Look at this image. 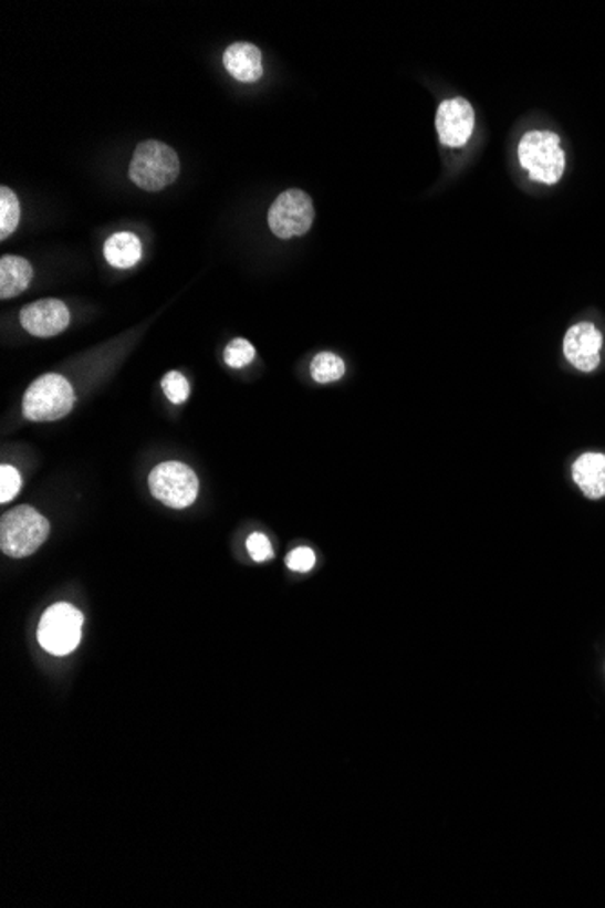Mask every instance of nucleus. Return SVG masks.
Wrapping results in <instances>:
<instances>
[{"mask_svg": "<svg viewBox=\"0 0 605 908\" xmlns=\"http://www.w3.org/2000/svg\"><path fill=\"white\" fill-rule=\"evenodd\" d=\"M50 535V522L35 508L19 507L2 515L0 547L13 559L30 557Z\"/></svg>", "mask_w": 605, "mask_h": 908, "instance_id": "1", "label": "nucleus"}, {"mask_svg": "<svg viewBox=\"0 0 605 908\" xmlns=\"http://www.w3.org/2000/svg\"><path fill=\"white\" fill-rule=\"evenodd\" d=\"M180 175V158L173 147L158 140L142 142L131 160L129 176L136 186L156 192L166 189Z\"/></svg>", "mask_w": 605, "mask_h": 908, "instance_id": "2", "label": "nucleus"}, {"mask_svg": "<svg viewBox=\"0 0 605 908\" xmlns=\"http://www.w3.org/2000/svg\"><path fill=\"white\" fill-rule=\"evenodd\" d=\"M519 160L531 180L555 186L565 169L561 138L551 131H531L519 144Z\"/></svg>", "mask_w": 605, "mask_h": 908, "instance_id": "3", "label": "nucleus"}, {"mask_svg": "<svg viewBox=\"0 0 605 908\" xmlns=\"http://www.w3.org/2000/svg\"><path fill=\"white\" fill-rule=\"evenodd\" d=\"M75 407V390L71 383L59 374L39 377L25 390L22 410L30 421H56L67 416Z\"/></svg>", "mask_w": 605, "mask_h": 908, "instance_id": "4", "label": "nucleus"}, {"mask_svg": "<svg viewBox=\"0 0 605 908\" xmlns=\"http://www.w3.org/2000/svg\"><path fill=\"white\" fill-rule=\"evenodd\" d=\"M84 615L71 604H55L42 615L39 624V643L45 651L56 657L70 655L81 644Z\"/></svg>", "mask_w": 605, "mask_h": 908, "instance_id": "5", "label": "nucleus"}, {"mask_svg": "<svg viewBox=\"0 0 605 908\" xmlns=\"http://www.w3.org/2000/svg\"><path fill=\"white\" fill-rule=\"evenodd\" d=\"M150 493L166 507L181 510L196 501L200 482L198 477L184 462H161L150 472Z\"/></svg>", "mask_w": 605, "mask_h": 908, "instance_id": "6", "label": "nucleus"}, {"mask_svg": "<svg viewBox=\"0 0 605 908\" xmlns=\"http://www.w3.org/2000/svg\"><path fill=\"white\" fill-rule=\"evenodd\" d=\"M314 203L311 196L300 189L281 192L269 209V226L281 240L303 237L314 221Z\"/></svg>", "mask_w": 605, "mask_h": 908, "instance_id": "7", "label": "nucleus"}, {"mask_svg": "<svg viewBox=\"0 0 605 908\" xmlns=\"http://www.w3.org/2000/svg\"><path fill=\"white\" fill-rule=\"evenodd\" d=\"M476 127V115L470 102L465 98H450L440 104L437 111V133L445 146L462 147L470 140Z\"/></svg>", "mask_w": 605, "mask_h": 908, "instance_id": "8", "label": "nucleus"}, {"mask_svg": "<svg viewBox=\"0 0 605 908\" xmlns=\"http://www.w3.org/2000/svg\"><path fill=\"white\" fill-rule=\"evenodd\" d=\"M604 337L593 323L571 326L564 337V354L573 367L582 372H593L601 365V348Z\"/></svg>", "mask_w": 605, "mask_h": 908, "instance_id": "9", "label": "nucleus"}, {"mask_svg": "<svg viewBox=\"0 0 605 908\" xmlns=\"http://www.w3.org/2000/svg\"><path fill=\"white\" fill-rule=\"evenodd\" d=\"M70 309L61 300H39L21 311V323L31 336L53 337L70 326Z\"/></svg>", "mask_w": 605, "mask_h": 908, "instance_id": "10", "label": "nucleus"}, {"mask_svg": "<svg viewBox=\"0 0 605 908\" xmlns=\"http://www.w3.org/2000/svg\"><path fill=\"white\" fill-rule=\"evenodd\" d=\"M223 64L236 81L255 82L263 75L261 51L249 42H236L229 45L223 55Z\"/></svg>", "mask_w": 605, "mask_h": 908, "instance_id": "11", "label": "nucleus"}, {"mask_svg": "<svg viewBox=\"0 0 605 908\" xmlns=\"http://www.w3.org/2000/svg\"><path fill=\"white\" fill-rule=\"evenodd\" d=\"M573 479L587 499L605 498V456L584 453L573 465Z\"/></svg>", "mask_w": 605, "mask_h": 908, "instance_id": "12", "label": "nucleus"}, {"mask_svg": "<svg viewBox=\"0 0 605 908\" xmlns=\"http://www.w3.org/2000/svg\"><path fill=\"white\" fill-rule=\"evenodd\" d=\"M33 267L21 257H2L0 260V298L19 296L30 285Z\"/></svg>", "mask_w": 605, "mask_h": 908, "instance_id": "13", "label": "nucleus"}, {"mask_svg": "<svg viewBox=\"0 0 605 908\" xmlns=\"http://www.w3.org/2000/svg\"><path fill=\"white\" fill-rule=\"evenodd\" d=\"M105 260L116 269H129L142 258V241L133 232H116L104 246Z\"/></svg>", "mask_w": 605, "mask_h": 908, "instance_id": "14", "label": "nucleus"}, {"mask_svg": "<svg viewBox=\"0 0 605 908\" xmlns=\"http://www.w3.org/2000/svg\"><path fill=\"white\" fill-rule=\"evenodd\" d=\"M345 362L332 352H321L312 359V377H314L315 383H321V385L337 382V379L345 376Z\"/></svg>", "mask_w": 605, "mask_h": 908, "instance_id": "15", "label": "nucleus"}, {"mask_svg": "<svg viewBox=\"0 0 605 908\" xmlns=\"http://www.w3.org/2000/svg\"><path fill=\"white\" fill-rule=\"evenodd\" d=\"M21 220V206L15 192L2 187L0 189V238L6 240L11 232L15 231Z\"/></svg>", "mask_w": 605, "mask_h": 908, "instance_id": "16", "label": "nucleus"}, {"mask_svg": "<svg viewBox=\"0 0 605 908\" xmlns=\"http://www.w3.org/2000/svg\"><path fill=\"white\" fill-rule=\"evenodd\" d=\"M161 388L166 392L167 399L175 405H181L189 399V383L180 372L173 370L166 374L161 379Z\"/></svg>", "mask_w": 605, "mask_h": 908, "instance_id": "17", "label": "nucleus"}, {"mask_svg": "<svg viewBox=\"0 0 605 908\" xmlns=\"http://www.w3.org/2000/svg\"><path fill=\"white\" fill-rule=\"evenodd\" d=\"M254 346L247 342V340L238 337V340L230 342L229 346H227L226 363L232 368H243L247 367L249 363L254 362Z\"/></svg>", "mask_w": 605, "mask_h": 908, "instance_id": "18", "label": "nucleus"}, {"mask_svg": "<svg viewBox=\"0 0 605 908\" xmlns=\"http://www.w3.org/2000/svg\"><path fill=\"white\" fill-rule=\"evenodd\" d=\"M0 502L6 504L11 499L17 498V493L21 492L22 479L21 473L17 472L13 467L0 468Z\"/></svg>", "mask_w": 605, "mask_h": 908, "instance_id": "19", "label": "nucleus"}, {"mask_svg": "<svg viewBox=\"0 0 605 908\" xmlns=\"http://www.w3.org/2000/svg\"><path fill=\"white\" fill-rule=\"evenodd\" d=\"M247 550H249L255 563H265L269 559L274 557L271 541L263 533H252L251 538L247 539Z\"/></svg>", "mask_w": 605, "mask_h": 908, "instance_id": "20", "label": "nucleus"}, {"mask_svg": "<svg viewBox=\"0 0 605 908\" xmlns=\"http://www.w3.org/2000/svg\"><path fill=\"white\" fill-rule=\"evenodd\" d=\"M286 566L291 567L292 572H311L315 566V553L311 547H295L286 557Z\"/></svg>", "mask_w": 605, "mask_h": 908, "instance_id": "21", "label": "nucleus"}]
</instances>
